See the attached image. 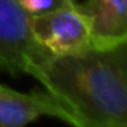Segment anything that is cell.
Returning <instances> with one entry per match:
<instances>
[{
    "instance_id": "2",
    "label": "cell",
    "mask_w": 127,
    "mask_h": 127,
    "mask_svg": "<svg viewBox=\"0 0 127 127\" xmlns=\"http://www.w3.org/2000/svg\"><path fill=\"white\" fill-rule=\"evenodd\" d=\"M50 56L32 34L31 15L16 0H0V71L39 79Z\"/></svg>"
},
{
    "instance_id": "4",
    "label": "cell",
    "mask_w": 127,
    "mask_h": 127,
    "mask_svg": "<svg viewBox=\"0 0 127 127\" xmlns=\"http://www.w3.org/2000/svg\"><path fill=\"white\" fill-rule=\"evenodd\" d=\"M50 116L72 127L71 114L48 92H18L0 84V127H28L35 119Z\"/></svg>"
},
{
    "instance_id": "5",
    "label": "cell",
    "mask_w": 127,
    "mask_h": 127,
    "mask_svg": "<svg viewBox=\"0 0 127 127\" xmlns=\"http://www.w3.org/2000/svg\"><path fill=\"white\" fill-rule=\"evenodd\" d=\"M79 8L89 21L92 45L127 40V0H87Z\"/></svg>"
},
{
    "instance_id": "6",
    "label": "cell",
    "mask_w": 127,
    "mask_h": 127,
    "mask_svg": "<svg viewBox=\"0 0 127 127\" xmlns=\"http://www.w3.org/2000/svg\"><path fill=\"white\" fill-rule=\"evenodd\" d=\"M16 2L26 10L28 15L34 16V15L45 13L48 10H53L56 6H61L68 2H72V0H16Z\"/></svg>"
},
{
    "instance_id": "3",
    "label": "cell",
    "mask_w": 127,
    "mask_h": 127,
    "mask_svg": "<svg viewBox=\"0 0 127 127\" xmlns=\"http://www.w3.org/2000/svg\"><path fill=\"white\" fill-rule=\"evenodd\" d=\"M31 29L52 56L76 55L92 45L89 21L76 0L31 16Z\"/></svg>"
},
{
    "instance_id": "1",
    "label": "cell",
    "mask_w": 127,
    "mask_h": 127,
    "mask_svg": "<svg viewBox=\"0 0 127 127\" xmlns=\"http://www.w3.org/2000/svg\"><path fill=\"white\" fill-rule=\"evenodd\" d=\"M37 81L68 109L72 127H127V40L50 56Z\"/></svg>"
}]
</instances>
